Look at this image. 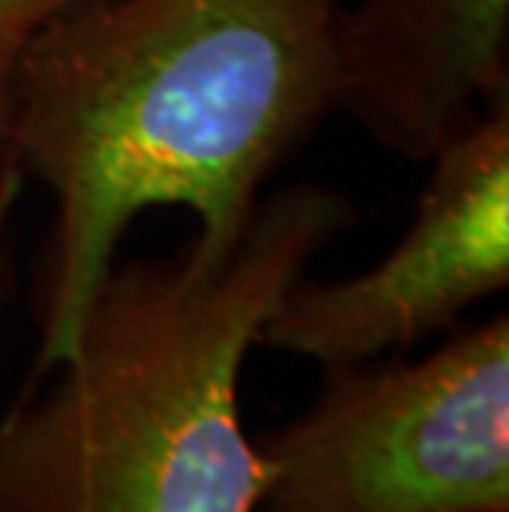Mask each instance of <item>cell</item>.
Here are the masks:
<instances>
[{
    "instance_id": "6",
    "label": "cell",
    "mask_w": 509,
    "mask_h": 512,
    "mask_svg": "<svg viewBox=\"0 0 509 512\" xmlns=\"http://www.w3.org/2000/svg\"><path fill=\"white\" fill-rule=\"evenodd\" d=\"M80 0H0V96H4V80L20 47L40 24H47L53 14L67 10Z\"/></svg>"
},
{
    "instance_id": "4",
    "label": "cell",
    "mask_w": 509,
    "mask_h": 512,
    "mask_svg": "<svg viewBox=\"0 0 509 512\" xmlns=\"http://www.w3.org/2000/svg\"><path fill=\"white\" fill-rule=\"evenodd\" d=\"M506 285L509 106H500L430 159L417 212L391 252L354 278H298L258 344L321 367L377 361L453 331Z\"/></svg>"
},
{
    "instance_id": "5",
    "label": "cell",
    "mask_w": 509,
    "mask_h": 512,
    "mask_svg": "<svg viewBox=\"0 0 509 512\" xmlns=\"http://www.w3.org/2000/svg\"><path fill=\"white\" fill-rule=\"evenodd\" d=\"M509 106V0H357L338 24V113L400 159Z\"/></svg>"
},
{
    "instance_id": "1",
    "label": "cell",
    "mask_w": 509,
    "mask_h": 512,
    "mask_svg": "<svg viewBox=\"0 0 509 512\" xmlns=\"http://www.w3.org/2000/svg\"><path fill=\"white\" fill-rule=\"evenodd\" d=\"M344 4L80 0L27 37L0 96V146L50 189L53 225L20 394L70 357L143 212L186 209L199 258L238 245L268 179L338 113Z\"/></svg>"
},
{
    "instance_id": "2",
    "label": "cell",
    "mask_w": 509,
    "mask_h": 512,
    "mask_svg": "<svg viewBox=\"0 0 509 512\" xmlns=\"http://www.w3.org/2000/svg\"><path fill=\"white\" fill-rule=\"evenodd\" d=\"M357 212L328 185L258 205L222 258L116 261L70 357L0 420V512H258L238 384L268 314Z\"/></svg>"
},
{
    "instance_id": "8",
    "label": "cell",
    "mask_w": 509,
    "mask_h": 512,
    "mask_svg": "<svg viewBox=\"0 0 509 512\" xmlns=\"http://www.w3.org/2000/svg\"><path fill=\"white\" fill-rule=\"evenodd\" d=\"M7 298H10V261L4 255V248H0V321H4Z\"/></svg>"
},
{
    "instance_id": "3",
    "label": "cell",
    "mask_w": 509,
    "mask_h": 512,
    "mask_svg": "<svg viewBox=\"0 0 509 512\" xmlns=\"http://www.w3.org/2000/svg\"><path fill=\"white\" fill-rule=\"evenodd\" d=\"M255 446L258 512H509V318L424 361L324 367L311 407Z\"/></svg>"
},
{
    "instance_id": "7",
    "label": "cell",
    "mask_w": 509,
    "mask_h": 512,
    "mask_svg": "<svg viewBox=\"0 0 509 512\" xmlns=\"http://www.w3.org/2000/svg\"><path fill=\"white\" fill-rule=\"evenodd\" d=\"M24 182H27L24 169H20L14 162V156L0 146V235H4L10 212L17 209V199H20V192H24Z\"/></svg>"
}]
</instances>
